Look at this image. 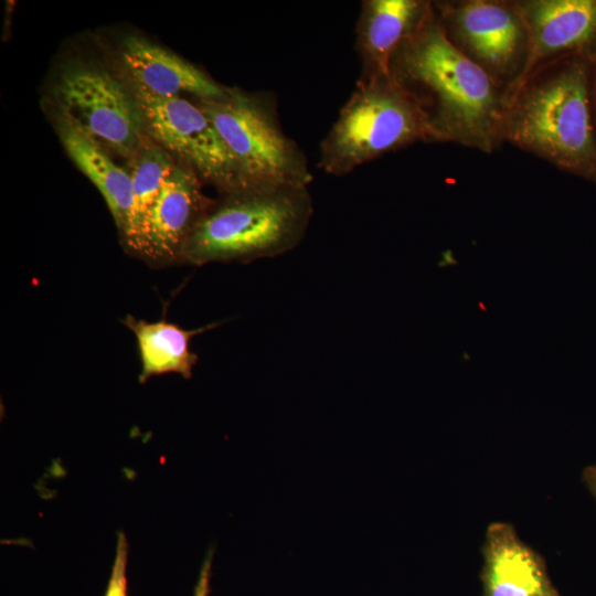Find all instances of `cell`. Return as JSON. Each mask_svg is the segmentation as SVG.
<instances>
[{
  "mask_svg": "<svg viewBox=\"0 0 596 596\" xmlns=\"http://www.w3.org/2000/svg\"><path fill=\"white\" fill-rule=\"evenodd\" d=\"M198 105L234 157L244 187L311 182L306 156L283 131L270 94L227 88L223 97Z\"/></svg>",
  "mask_w": 596,
  "mask_h": 596,
  "instance_id": "obj_5",
  "label": "cell"
},
{
  "mask_svg": "<svg viewBox=\"0 0 596 596\" xmlns=\"http://www.w3.org/2000/svg\"><path fill=\"white\" fill-rule=\"evenodd\" d=\"M437 8L444 30L450 31L468 57L500 84L510 75L515 79L528 39L514 4L473 0Z\"/></svg>",
  "mask_w": 596,
  "mask_h": 596,
  "instance_id": "obj_8",
  "label": "cell"
},
{
  "mask_svg": "<svg viewBox=\"0 0 596 596\" xmlns=\"http://www.w3.org/2000/svg\"><path fill=\"white\" fill-rule=\"evenodd\" d=\"M390 75L418 108L427 141L491 152L502 140L501 84L451 42L434 11L394 52Z\"/></svg>",
  "mask_w": 596,
  "mask_h": 596,
  "instance_id": "obj_1",
  "label": "cell"
},
{
  "mask_svg": "<svg viewBox=\"0 0 596 596\" xmlns=\"http://www.w3.org/2000/svg\"><path fill=\"white\" fill-rule=\"evenodd\" d=\"M213 201L190 234L181 264L252 262L297 247L313 214L307 185L235 189Z\"/></svg>",
  "mask_w": 596,
  "mask_h": 596,
  "instance_id": "obj_2",
  "label": "cell"
},
{
  "mask_svg": "<svg viewBox=\"0 0 596 596\" xmlns=\"http://www.w3.org/2000/svg\"><path fill=\"white\" fill-rule=\"evenodd\" d=\"M128 542L124 532H118L115 558L105 596H127Z\"/></svg>",
  "mask_w": 596,
  "mask_h": 596,
  "instance_id": "obj_17",
  "label": "cell"
},
{
  "mask_svg": "<svg viewBox=\"0 0 596 596\" xmlns=\"http://www.w3.org/2000/svg\"><path fill=\"white\" fill-rule=\"evenodd\" d=\"M418 140L427 141L423 117L391 75L359 78L320 145L319 168L344 175Z\"/></svg>",
  "mask_w": 596,
  "mask_h": 596,
  "instance_id": "obj_4",
  "label": "cell"
},
{
  "mask_svg": "<svg viewBox=\"0 0 596 596\" xmlns=\"http://www.w3.org/2000/svg\"><path fill=\"white\" fill-rule=\"evenodd\" d=\"M584 481L596 499V465L588 467L584 471Z\"/></svg>",
  "mask_w": 596,
  "mask_h": 596,
  "instance_id": "obj_19",
  "label": "cell"
},
{
  "mask_svg": "<svg viewBox=\"0 0 596 596\" xmlns=\"http://www.w3.org/2000/svg\"><path fill=\"white\" fill-rule=\"evenodd\" d=\"M55 119L65 151L104 198L121 236L132 207L130 173L117 166L102 143L67 114L58 109Z\"/></svg>",
  "mask_w": 596,
  "mask_h": 596,
  "instance_id": "obj_14",
  "label": "cell"
},
{
  "mask_svg": "<svg viewBox=\"0 0 596 596\" xmlns=\"http://www.w3.org/2000/svg\"><path fill=\"white\" fill-rule=\"evenodd\" d=\"M212 556H213V550L211 549L205 560L201 566L199 578L196 582V585L194 587V594L193 596H209L211 588H210V579H211V568H212Z\"/></svg>",
  "mask_w": 596,
  "mask_h": 596,
  "instance_id": "obj_18",
  "label": "cell"
},
{
  "mask_svg": "<svg viewBox=\"0 0 596 596\" xmlns=\"http://www.w3.org/2000/svg\"><path fill=\"white\" fill-rule=\"evenodd\" d=\"M432 12V4L422 0H364L356 24L360 78L390 75L392 55Z\"/></svg>",
  "mask_w": 596,
  "mask_h": 596,
  "instance_id": "obj_12",
  "label": "cell"
},
{
  "mask_svg": "<svg viewBox=\"0 0 596 596\" xmlns=\"http://www.w3.org/2000/svg\"><path fill=\"white\" fill-rule=\"evenodd\" d=\"M212 202L199 175L177 164L126 251L152 267L181 264L187 241Z\"/></svg>",
  "mask_w": 596,
  "mask_h": 596,
  "instance_id": "obj_9",
  "label": "cell"
},
{
  "mask_svg": "<svg viewBox=\"0 0 596 596\" xmlns=\"http://www.w3.org/2000/svg\"><path fill=\"white\" fill-rule=\"evenodd\" d=\"M121 60L134 84L159 97L190 93L199 99H217L227 89L184 58L137 35L125 39Z\"/></svg>",
  "mask_w": 596,
  "mask_h": 596,
  "instance_id": "obj_13",
  "label": "cell"
},
{
  "mask_svg": "<svg viewBox=\"0 0 596 596\" xmlns=\"http://www.w3.org/2000/svg\"><path fill=\"white\" fill-rule=\"evenodd\" d=\"M132 94L155 142L222 193L244 188L234 157L199 105L181 96L159 97L135 84Z\"/></svg>",
  "mask_w": 596,
  "mask_h": 596,
  "instance_id": "obj_6",
  "label": "cell"
},
{
  "mask_svg": "<svg viewBox=\"0 0 596 596\" xmlns=\"http://www.w3.org/2000/svg\"><path fill=\"white\" fill-rule=\"evenodd\" d=\"M482 554L485 596H560L543 557L518 536L511 524L489 525Z\"/></svg>",
  "mask_w": 596,
  "mask_h": 596,
  "instance_id": "obj_11",
  "label": "cell"
},
{
  "mask_svg": "<svg viewBox=\"0 0 596 596\" xmlns=\"http://www.w3.org/2000/svg\"><path fill=\"white\" fill-rule=\"evenodd\" d=\"M58 109L108 149L132 157L142 136V117L132 94L109 72L89 65L66 68L54 86Z\"/></svg>",
  "mask_w": 596,
  "mask_h": 596,
  "instance_id": "obj_7",
  "label": "cell"
},
{
  "mask_svg": "<svg viewBox=\"0 0 596 596\" xmlns=\"http://www.w3.org/2000/svg\"><path fill=\"white\" fill-rule=\"evenodd\" d=\"M121 322L136 338L141 364L138 376L140 384L152 376L166 373H177L187 380L191 379L199 360L198 354L191 351V339L217 326L212 323L190 330L164 318L147 321L132 315H126Z\"/></svg>",
  "mask_w": 596,
  "mask_h": 596,
  "instance_id": "obj_15",
  "label": "cell"
},
{
  "mask_svg": "<svg viewBox=\"0 0 596 596\" xmlns=\"http://www.w3.org/2000/svg\"><path fill=\"white\" fill-rule=\"evenodd\" d=\"M177 164L171 155L150 138H142L131 157L132 207L121 243L126 247L139 232L162 184Z\"/></svg>",
  "mask_w": 596,
  "mask_h": 596,
  "instance_id": "obj_16",
  "label": "cell"
},
{
  "mask_svg": "<svg viewBox=\"0 0 596 596\" xmlns=\"http://www.w3.org/2000/svg\"><path fill=\"white\" fill-rule=\"evenodd\" d=\"M526 31L522 70L505 89L508 105L546 58L596 41V0H530L514 4Z\"/></svg>",
  "mask_w": 596,
  "mask_h": 596,
  "instance_id": "obj_10",
  "label": "cell"
},
{
  "mask_svg": "<svg viewBox=\"0 0 596 596\" xmlns=\"http://www.w3.org/2000/svg\"><path fill=\"white\" fill-rule=\"evenodd\" d=\"M502 139L596 182V134L586 66L575 62L510 102Z\"/></svg>",
  "mask_w": 596,
  "mask_h": 596,
  "instance_id": "obj_3",
  "label": "cell"
}]
</instances>
